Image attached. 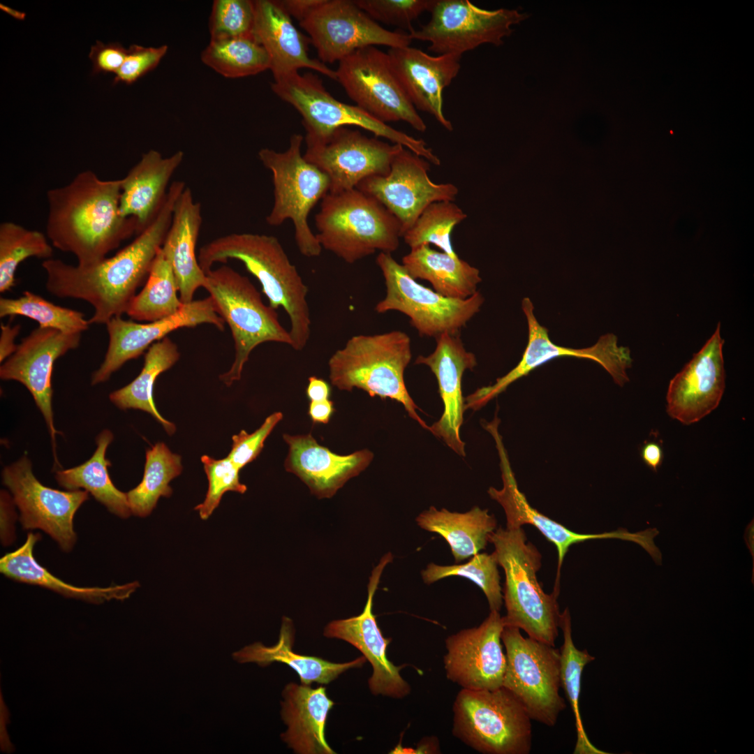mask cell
I'll list each match as a JSON object with an SVG mask.
<instances>
[{
  "label": "cell",
  "mask_w": 754,
  "mask_h": 754,
  "mask_svg": "<svg viewBox=\"0 0 754 754\" xmlns=\"http://www.w3.org/2000/svg\"><path fill=\"white\" fill-rule=\"evenodd\" d=\"M354 2L374 21L407 29H414L413 21L424 12H429L434 0H355Z\"/></svg>",
  "instance_id": "49"
},
{
  "label": "cell",
  "mask_w": 754,
  "mask_h": 754,
  "mask_svg": "<svg viewBox=\"0 0 754 754\" xmlns=\"http://www.w3.org/2000/svg\"><path fill=\"white\" fill-rule=\"evenodd\" d=\"M184 188L183 182H173L154 220L114 256L85 267L59 259L43 260L47 290L57 297L89 303L94 309L89 324L106 325L126 313L137 289L148 277L170 225L175 203Z\"/></svg>",
  "instance_id": "1"
},
{
  "label": "cell",
  "mask_w": 754,
  "mask_h": 754,
  "mask_svg": "<svg viewBox=\"0 0 754 754\" xmlns=\"http://www.w3.org/2000/svg\"><path fill=\"white\" fill-rule=\"evenodd\" d=\"M454 736L485 754H528L531 719L517 699L503 686L462 690L453 704Z\"/></svg>",
  "instance_id": "9"
},
{
  "label": "cell",
  "mask_w": 754,
  "mask_h": 754,
  "mask_svg": "<svg viewBox=\"0 0 754 754\" xmlns=\"http://www.w3.org/2000/svg\"><path fill=\"white\" fill-rule=\"evenodd\" d=\"M282 418L281 412L274 413L253 433L248 434L245 430H242L238 434L232 436V448L228 457L237 468L241 470L257 458L266 438Z\"/></svg>",
  "instance_id": "50"
},
{
  "label": "cell",
  "mask_w": 754,
  "mask_h": 754,
  "mask_svg": "<svg viewBox=\"0 0 754 754\" xmlns=\"http://www.w3.org/2000/svg\"><path fill=\"white\" fill-rule=\"evenodd\" d=\"M202 63L226 78H239L269 70L265 48L251 38L210 40L200 54Z\"/></svg>",
  "instance_id": "42"
},
{
  "label": "cell",
  "mask_w": 754,
  "mask_h": 754,
  "mask_svg": "<svg viewBox=\"0 0 754 754\" xmlns=\"http://www.w3.org/2000/svg\"><path fill=\"white\" fill-rule=\"evenodd\" d=\"M325 0H281L278 1L282 8L291 17L300 22L305 20Z\"/></svg>",
  "instance_id": "54"
},
{
  "label": "cell",
  "mask_w": 754,
  "mask_h": 754,
  "mask_svg": "<svg viewBox=\"0 0 754 754\" xmlns=\"http://www.w3.org/2000/svg\"><path fill=\"white\" fill-rule=\"evenodd\" d=\"M15 503L12 495L5 490L0 494L1 540L4 545H10L15 538L14 524L16 518Z\"/></svg>",
  "instance_id": "53"
},
{
  "label": "cell",
  "mask_w": 754,
  "mask_h": 754,
  "mask_svg": "<svg viewBox=\"0 0 754 754\" xmlns=\"http://www.w3.org/2000/svg\"><path fill=\"white\" fill-rule=\"evenodd\" d=\"M254 25V1H214L209 22L210 40L235 38L256 39Z\"/></svg>",
  "instance_id": "47"
},
{
  "label": "cell",
  "mask_w": 754,
  "mask_h": 754,
  "mask_svg": "<svg viewBox=\"0 0 754 754\" xmlns=\"http://www.w3.org/2000/svg\"><path fill=\"white\" fill-rule=\"evenodd\" d=\"M411 357V339L404 332L355 335L329 359V378L340 390L358 388L371 397L400 403L413 420L429 430L417 415L416 410L420 408L404 382V371Z\"/></svg>",
  "instance_id": "5"
},
{
  "label": "cell",
  "mask_w": 754,
  "mask_h": 754,
  "mask_svg": "<svg viewBox=\"0 0 754 754\" xmlns=\"http://www.w3.org/2000/svg\"><path fill=\"white\" fill-rule=\"evenodd\" d=\"M414 279L427 280L438 293L464 300L477 292L481 281L479 270L458 256L432 249L424 244L411 249L401 264Z\"/></svg>",
  "instance_id": "36"
},
{
  "label": "cell",
  "mask_w": 754,
  "mask_h": 754,
  "mask_svg": "<svg viewBox=\"0 0 754 754\" xmlns=\"http://www.w3.org/2000/svg\"><path fill=\"white\" fill-rule=\"evenodd\" d=\"M168 50L167 45L144 47L133 44L127 49L125 60L114 75L113 83L131 84L154 70Z\"/></svg>",
  "instance_id": "51"
},
{
  "label": "cell",
  "mask_w": 754,
  "mask_h": 754,
  "mask_svg": "<svg viewBox=\"0 0 754 754\" xmlns=\"http://www.w3.org/2000/svg\"><path fill=\"white\" fill-rule=\"evenodd\" d=\"M308 381L306 394L310 401L330 399L331 387L326 380L312 376L309 378Z\"/></svg>",
  "instance_id": "57"
},
{
  "label": "cell",
  "mask_w": 754,
  "mask_h": 754,
  "mask_svg": "<svg viewBox=\"0 0 754 754\" xmlns=\"http://www.w3.org/2000/svg\"><path fill=\"white\" fill-rule=\"evenodd\" d=\"M300 25L324 64L339 62L365 47H403L412 41L409 33L383 28L350 0H325Z\"/></svg>",
  "instance_id": "17"
},
{
  "label": "cell",
  "mask_w": 754,
  "mask_h": 754,
  "mask_svg": "<svg viewBox=\"0 0 754 754\" xmlns=\"http://www.w3.org/2000/svg\"><path fill=\"white\" fill-rule=\"evenodd\" d=\"M304 138L295 133L288 149L276 151L263 148L258 158L272 175L274 203L266 222L272 226L290 219L300 252L304 256H319L322 247L309 224V215L316 203L330 191L328 177L301 154Z\"/></svg>",
  "instance_id": "8"
},
{
  "label": "cell",
  "mask_w": 754,
  "mask_h": 754,
  "mask_svg": "<svg viewBox=\"0 0 754 754\" xmlns=\"http://www.w3.org/2000/svg\"><path fill=\"white\" fill-rule=\"evenodd\" d=\"M43 232L13 221L0 224V292L15 285V272L21 263L31 257L52 258L54 251Z\"/></svg>",
  "instance_id": "43"
},
{
  "label": "cell",
  "mask_w": 754,
  "mask_h": 754,
  "mask_svg": "<svg viewBox=\"0 0 754 754\" xmlns=\"http://www.w3.org/2000/svg\"><path fill=\"white\" fill-rule=\"evenodd\" d=\"M429 169L428 161L403 147L387 175L369 177L356 188L385 206L399 221L403 235L428 205L453 201L459 193L452 183L432 182L428 175Z\"/></svg>",
  "instance_id": "19"
},
{
  "label": "cell",
  "mask_w": 754,
  "mask_h": 754,
  "mask_svg": "<svg viewBox=\"0 0 754 754\" xmlns=\"http://www.w3.org/2000/svg\"><path fill=\"white\" fill-rule=\"evenodd\" d=\"M40 538L39 534L29 533L21 547L1 558V573L15 581L40 586L66 597L94 603L111 599H126L139 586L138 582L105 588L78 587L66 583L52 575L35 559L33 551Z\"/></svg>",
  "instance_id": "34"
},
{
  "label": "cell",
  "mask_w": 754,
  "mask_h": 754,
  "mask_svg": "<svg viewBox=\"0 0 754 754\" xmlns=\"http://www.w3.org/2000/svg\"><path fill=\"white\" fill-rule=\"evenodd\" d=\"M208 480V489L202 503L195 507L200 517L207 519L219 506L223 495L227 491L244 494L247 487L240 482L239 471L227 457L216 459L207 455L201 457Z\"/></svg>",
  "instance_id": "48"
},
{
  "label": "cell",
  "mask_w": 754,
  "mask_h": 754,
  "mask_svg": "<svg viewBox=\"0 0 754 754\" xmlns=\"http://www.w3.org/2000/svg\"><path fill=\"white\" fill-rule=\"evenodd\" d=\"M179 358L177 346L168 337L153 343L147 349L139 375L129 384L111 392L110 401L120 409H139L149 413L169 435L173 434L176 427L160 414L153 393L157 377L171 368Z\"/></svg>",
  "instance_id": "38"
},
{
  "label": "cell",
  "mask_w": 754,
  "mask_h": 754,
  "mask_svg": "<svg viewBox=\"0 0 754 754\" xmlns=\"http://www.w3.org/2000/svg\"><path fill=\"white\" fill-rule=\"evenodd\" d=\"M559 626L563 632V643L560 649V682L575 718L577 741L574 754L604 753L589 741L584 730L579 711V696L582 672L585 666L594 660L586 649H577L572 640L571 616L568 608L560 614Z\"/></svg>",
  "instance_id": "40"
},
{
  "label": "cell",
  "mask_w": 754,
  "mask_h": 754,
  "mask_svg": "<svg viewBox=\"0 0 754 754\" xmlns=\"http://www.w3.org/2000/svg\"><path fill=\"white\" fill-rule=\"evenodd\" d=\"M216 312L228 325L235 343V360L220 380L230 386L239 380L252 350L265 342L292 346L290 332L280 323L274 309L267 306L251 281L228 266L206 273L203 286Z\"/></svg>",
  "instance_id": "7"
},
{
  "label": "cell",
  "mask_w": 754,
  "mask_h": 754,
  "mask_svg": "<svg viewBox=\"0 0 754 754\" xmlns=\"http://www.w3.org/2000/svg\"><path fill=\"white\" fill-rule=\"evenodd\" d=\"M305 141L304 158L327 175L329 193H333L355 188L369 177L387 175L394 158L404 147L346 127L325 138H305Z\"/></svg>",
  "instance_id": "18"
},
{
  "label": "cell",
  "mask_w": 754,
  "mask_h": 754,
  "mask_svg": "<svg viewBox=\"0 0 754 754\" xmlns=\"http://www.w3.org/2000/svg\"><path fill=\"white\" fill-rule=\"evenodd\" d=\"M184 157L180 150L163 157L159 151L151 149L120 179V214L135 221L137 234L157 215L167 195L169 182Z\"/></svg>",
  "instance_id": "30"
},
{
  "label": "cell",
  "mask_w": 754,
  "mask_h": 754,
  "mask_svg": "<svg viewBox=\"0 0 754 754\" xmlns=\"http://www.w3.org/2000/svg\"><path fill=\"white\" fill-rule=\"evenodd\" d=\"M182 468L181 457L172 452L164 443L158 442L147 449L142 480L126 493L131 514L140 517L149 515L161 496L172 495L169 483L180 475Z\"/></svg>",
  "instance_id": "39"
},
{
  "label": "cell",
  "mask_w": 754,
  "mask_h": 754,
  "mask_svg": "<svg viewBox=\"0 0 754 754\" xmlns=\"http://www.w3.org/2000/svg\"><path fill=\"white\" fill-rule=\"evenodd\" d=\"M376 263L384 277L386 295L375 310L379 313L397 311L406 314L421 336L458 335L484 302L479 291L461 300L445 297L421 285L391 253L380 252Z\"/></svg>",
  "instance_id": "12"
},
{
  "label": "cell",
  "mask_w": 754,
  "mask_h": 754,
  "mask_svg": "<svg viewBox=\"0 0 754 754\" xmlns=\"http://www.w3.org/2000/svg\"><path fill=\"white\" fill-rule=\"evenodd\" d=\"M498 566L494 552L490 554L478 553L464 564L440 566L431 563L421 575L424 582L428 584L451 576L466 578L482 589L490 611L499 612L503 605V594Z\"/></svg>",
  "instance_id": "46"
},
{
  "label": "cell",
  "mask_w": 754,
  "mask_h": 754,
  "mask_svg": "<svg viewBox=\"0 0 754 754\" xmlns=\"http://www.w3.org/2000/svg\"><path fill=\"white\" fill-rule=\"evenodd\" d=\"M315 223L322 249L349 264L376 251H395L402 237L398 219L375 198L356 188L328 193Z\"/></svg>",
  "instance_id": "6"
},
{
  "label": "cell",
  "mask_w": 754,
  "mask_h": 754,
  "mask_svg": "<svg viewBox=\"0 0 754 754\" xmlns=\"http://www.w3.org/2000/svg\"><path fill=\"white\" fill-rule=\"evenodd\" d=\"M202 224L201 205L185 187L177 199L161 251L171 265L183 304L191 302L206 274L200 267L195 247Z\"/></svg>",
  "instance_id": "31"
},
{
  "label": "cell",
  "mask_w": 754,
  "mask_h": 754,
  "mask_svg": "<svg viewBox=\"0 0 754 754\" xmlns=\"http://www.w3.org/2000/svg\"><path fill=\"white\" fill-rule=\"evenodd\" d=\"M293 642L292 621L283 616L276 644L265 646L261 642H256L233 653L232 657L239 663H256L261 667L274 662L286 663L297 673L301 683L306 686L313 682L327 684L345 671L361 667L367 661L364 656L350 662L336 663L316 656L298 654L292 649Z\"/></svg>",
  "instance_id": "33"
},
{
  "label": "cell",
  "mask_w": 754,
  "mask_h": 754,
  "mask_svg": "<svg viewBox=\"0 0 754 754\" xmlns=\"http://www.w3.org/2000/svg\"><path fill=\"white\" fill-rule=\"evenodd\" d=\"M503 628L499 612L490 611L479 626L449 636L443 659L448 679L464 689L502 687L506 667L501 644Z\"/></svg>",
  "instance_id": "22"
},
{
  "label": "cell",
  "mask_w": 754,
  "mask_h": 754,
  "mask_svg": "<svg viewBox=\"0 0 754 754\" xmlns=\"http://www.w3.org/2000/svg\"><path fill=\"white\" fill-rule=\"evenodd\" d=\"M120 179L103 180L91 170L49 189L45 235L52 246L74 255L82 267L107 258L137 233L135 221L120 214Z\"/></svg>",
  "instance_id": "2"
},
{
  "label": "cell",
  "mask_w": 754,
  "mask_h": 754,
  "mask_svg": "<svg viewBox=\"0 0 754 754\" xmlns=\"http://www.w3.org/2000/svg\"><path fill=\"white\" fill-rule=\"evenodd\" d=\"M0 8L3 12L6 13L9 15L17 20H24L26 17V13L16 9H13L3 3L0 4Z\"/></svg>",
  "instance_id": "59"
},
{
  "label": "cell",
  "mask_w": 754,
  "mask_h": 754,
  "mask_svg": "<svg viewBox=\"0 0 754 754\" xmlns=\"http://www.w3.org/2000/svg\"><path fill=\"white\" fill-rule=\"evenodd\" d=\"M335 411L334 402L330 399L310 401L308 414L313 423L327 424Z\"/></svg>",
  "instance_id": "56"
},
{
  "label": "cell",
  "mask_w": 754,
  "mask_h": 754,
  "mask_svg": "<svg viewBox=\"0 0 754 754\" xmlns=\"http://www.w3.org/2000/svg\"><path fill=\"white\" fill-rule=\"evenodd\" d=\"M272 91L291 105L302 116L306 138H322L347 126L361 127L376 137L399 144L430 163L440 165V158L422 139L396 130L357 105L339 101L325 88L321 79L311 73H293L274 81Z\"/></svg>",
  "instance_id": "10"
},
{
  "label": "cell",
  "mask_w": 754,
  "mask_h": 754,
  "mask_svg": "<svg viewBox=\"0 0 754 754\" xmlns=\"http://www.w3.org/2000/svg\"><path fill=\"white\" fill-rule=\"evenodd\" d=\"M13 316H24L36 320L40 327L66 333H82L90 325L82 312L56 305L28 290L18 298L0 299V317Z\"/></svg>",
  "instance_id": "44"
},
{
  "label": "cell",
  "mask_w": 754,
  "mask_h": 754,
  "mask_svg": "<svg viewBox=\"0 0 754 754\" xmlns=\"http://www.w3.org/2000/svg\"><path fill=\"white\" fill-rule=\"evenodd\" d=\"M392 560V554H386L373 570L362 612L355 616L331 621L325 628L324 635L350 643L371 663L373 673L368 684L372 694L403 698L409 695L411 686L400 675L402 666H396L388 660L387 647L391 639L383 637L372 612L373 598L383 570Z\"/></svg>",
  "instance_id": "23"
},
{
  "label": "cell",
  "mask_w": 754,
  "mask_h": 754,
  "mask_svg": "<svg viewBox=\"0 0 754 754\" xmlns=\"http://www.w3.org/2000/svg\"><path fill=\"white\" fill-rule=\"evenodd\" d=\"M415 520L420 528L438 533L446 540L456 563L484 549L497 525L495 517L487 509L478 506L464 513L431 506Z\"/></svg>",
  "instance_id": "35"
},
{
  "label": "cell",
  "mask_w": 754,
  "mask_h": 754,
  "mask_svg": "<svg viewBox=\"0 0 754 754\" xmlns=\"http://www.w3.org/2000/svg\"><path fill=\"white\" fill-rule=\"evenodd\" d=\"M436 339L434 352L427 356H418L415 362L427 365L434 373L443 404L441 418L429 427V431L464 457L465 443L459 434L465 411L461 380L466 370H472L476 366L477 360L475 355L465 348L458 335L445 334Z\"/></svg>",
  "instance_id": "25"
},
{
  "label": "cell",
  "mask_w": 754,
  "mask_h": 754,
  "mask_svg": "<svg viewBox=\"0 0 754 754\" xmlns=\"http://www.w3.org/2000/svg\"><path fill=\"white\" fill-rule=\"evenodd\" d=\"M127 49L118 42L104 43L97 40L91 47L89 57L92 63V73H112L116 74L122 66Z\"/></svg>",
  "instance_id": "52"
},
{
  "label": "cell",
  "mask_w": 754,
  "mask_h": 754,
  "mask_svg": "<svg viewBox=\"0 0 754 754\" xmlns=\"http://www.w3.org/2000/svg\"><path fill=\"white\" fill-rule=\"evenodd\" d=\"M489 432L495 441L500 458L503 487L501 489H497L491 487L487 492L489 496L496 501L503 508L506 517V527L519 528L525 524L532 525L547 540L555 545L558 553V568L555 589L559 590V582L562 563L570 547L572 545L596 539L618 538L629 541L633 540L634 533L623 528L603 533H578L570 531L565 526L533 508L518 487L498 428L492 427L489 430Z\"/></svg>",
  "instance_id": "26"
},
{
  "label": "cell",
  "mask_w": 754,
  "mask_h": 754,
  "mask_svg": "<svg viewBox=\"0 0 754 754\" xmlns=\"http://www.w3.org/2000/svg\"><path fill=\"white\" fill-rule=\"evenodd\" d=\"M82 333H66L38 327L17 344L15 352L0 367L3 380L21 383L31 394L40 411L51 437L55 465L60 466L56 454V434L52 411V374L54 362L71 350L77 348Z\"/></svg>",
  "instance_id": "20"
},
{
  "label": "cell",
  "mask_w": 754,
  "mask_h": 754,
  "mask_svg": "<svg viewBox=\"0 0 754 754\" xmlns=\"http://www.w3.org/2000/svg\"><path fill=\"white\" fill-rule=\"evenodd\" d=\"M489 542L494 545L498 566L505 573L504 626L517 627L529 637L555 646L561 614L559 591L546 593L538 581L540 553L527 541L522 527H499L489 535Z\"/></svg>",
  "instance_id": "4"
},
{
  "label": "cell",
  "mask_w": 754,
  "mask_h": 754,
  "mask_svg": "<svg viewBox=\"0 0 754 754\" xmlns=\"http://www.w3.org/2000/svg\"><path fill=\"white\" fill-rule=\"evenodd\" d=\"M641 457L646 466L653 471H657L663 460V448L658 443H646L641 449Z\"/></svg>",
  "instance_id": "58"
},
{
  "label": "cell",
  "mask_w": 754,
  "mask_h": 754,
  "mask_svg": "<svg viewBox=\"0 0 754 754\" xmlns=\"http://www.w3.org/2000/svg\"><path fill=\"white\" fill-rule=\"evenodd\" d=\"M229 259L243 263L259 281L271 307L285 310L290 321L291 347L302 350L311 334L308 287L279 239L263 234L234 232L205 244L198 256L205 274L214 264Z\"/></svg>",
  "instance_id": "3"
},
{
  "label": "cell",
  "mask_w": 754,
  "mask_h": 754,
  "mask_svg": "<svg viewBox=\"0 0 754 754\" xmlns=\"http://www.w3.org/2000/svg\"><path fill=\"white\" fill-rule=\"evenodd\" d=\"M429 13V22L409 33L411 39L429 42L428 50L437 55L460 57L483 44H503L512 26L528 17L517 9L486 10L468 0H434Z\"/></svg>",
  "instance_id": "13"
},
{
  "label": "cell",
  "mask_w": 754,
  "mask_h": 754,
  "mask_svg": "<svg viewBox=\"0 0 754 754\" xmlns=\"http://www.w3.org/2000/svg\"><path fill=\"white\" fill-rule=\"evenodd\" d=\"M178 291L175 276L161 247L142 290L132 300L126 313L138 321L153 322L167 318L183 304L177 297Z\"/></svg>",
  "instance_id": "41"
},
{
  "label": "cell",
  "mask_w": 754,
  "mask_h": 754,
  "mask_svg": "<svg viewBox=\"0 0 754 754\" xmlns=\"http://www.w3.org/2000/svg\"><path fill=\"white\" fill-rule=\"evenodd\" d=\"M338 81L357 107L385 123L405 121L424 133L427 125L413 105L390 65L375 46L359 49L339 61Z\"/></svg>",
  "instance_id": "15"
},
{
  "label": "cell",
  "mask_w": 754,
  "mask_h": 754,
  "mask_svg": "<svg viewBox=\"0 0 754 754\" xmlns=\"http://www.w3.org/2000/svg\"><path fill=\"white\" fill-rule=\"evenodd\" d=\"M720 323L702 349L670 382L667 413L685 425L697 422L714 409L725 390L724 340Z\"/></svg>",
  "instance_id": "24"
},
{
  "label": "cell",
  "mask_w": 754,
  "mask_h": 754,
  "mask_svg": "<svg viewBox=\"0 0 754 754\" xmlns=\"http://www.w3.org/2000/svg\"><path fill=\"white\" fill-rule=\"evenodd\" d=\"M467 215L453 201H438L428 205L414 224L402 235L411 249L434 244L443 252L456 256L451 232Z\"/></svg>",
  "instance_id": "45"
},
{
  "label": "cell",
  "mask_w": 754,
  "mask_h": 754,
  "mask_svg": "<svg viewBox=\"0 0 754 754\" xmlns=\"http://www.w3.org/2000/svg\"><path fill=\"white\" fill-rule=\"evenodd\" d=\"M506 667L502 686L521 703L531 720L554 726L566 707L559 694L560 651L505 626L501 633Z\"/></svg>",
  "instance_id": "11"
},
{
  "label": "cell",
  "mask_w": 754,
  "mask_h": 754,
  "mask_svg": "<svg viewBox=\"0 0 754 754\" xmlns=\"http://www.w3.org/2000/svg\"><path fill=\"white\" fill-rule=\"evenodd\" d=\"M1 477L20 510L22 527L43 531L61 549L70 552L77 539L73 518L89 498V492L80 489L64 491L43 485L35 477L27 454L5 466Z\"/></svg>",
  "instance_id": "16"
},
{
  "label": "cell",
  "mask_w": 754,
  "mask_h": 754,
  "mask_svg": "<svg viewBox=\"0 0 754 754\" xmlns=\"http://www.w3.org/2000/svg\"><path fill=\"white\" fill-rule=\"evenodd\" d=\"M282 695L281 718L288 726L282 740L296 753H335L325 737L327 718L334 704L326 688L290 683Z\"/></svg>",
  "instance_id": "32"
},
{
  "label": "cell",
  "mask_w": 754,
  "mask_h": 754,
  "mask_svg": "<svg viewBox=\"0 0 754 754\" xmlns=\"http://www.w3.org/2000/svg\"><path fill=\"white\" fill-rule=\"evenodd\" d=\"M114 436L108 429L103 430L96 438V449L84 463L55 473L58 484L67 490L84 489L112 514L127 518L131 514L127 494L112 483L108 473L111 462L106 458V450Z\"/></svg>",
  "instance_id": "37"
},
{
  "label": "cell",
  "mask_w": 754,
  "mask_h": 754,
  "mask_svg": "<svg viewBox=\"0 0 754 754\" xmlns=\"http://www.w3.org/2000/svg\"><path fill=\"white\" fill-rule=\"evenodd\" d=\"M21 326L20 325H15L11 326L10 324H1V337H0V362H4L10 356H11L16 350L17 344H15V340L20 332Z\"/></svg>",
  "instance_id": "55"
},
{
  "label": "cell",
  "mask_w": 754,
  "mask_h": 754,
  "mask_svg": "<svg viewBox=\"0 0 754 754\" xmlns=\"http://www.w3.org/2000/svg\"><path fill=\"white\" fill-rule=\"evenodd\" d=\"M254 5V36L268 54L274 81L297 73L300 68L316 71L337 81L335 71L309 57L310 39L297 30L278 1L256 0Z\"/></svg>",
  "instance_id": "29"
},
{
  "label": "cell",
  "mask_w": 754,
  "mask_h": 754,
  "mask_svg": "<svg viewBox=\"0 0 754 754\" xmlns=\"http://www.w3.org/2000/svg\"><path fill=\"white\" fill-rule=\"evenodd\" d=\"M522 309L526 316L528 337V343L521 360L505 376L497 378L496 383L482 387L465 399V410H478L490 400L504 392L513 382L528 375L538 367L549 361L564 357L593 360L601 365L619 386L629 381L627 369L632 365L628 348L618 345L616 335L601 336L593 346L583 348H572L559 346L552 342L546 327L536 319L533 304L528 297L522 302Z\"/></svg>",
  "instance_id": "14"
},
{
  "label": "cell",
  "mask_w": 754,
  "mask_h": 754,
  "mask_svg": "<svg viewBox=\"0 0 754 754\" xmlns=\"http://www.w3.org/2000/svg\"><path fill=\"white\" fill-rule=\"evenodd\" d=\"M390 65L408 99L417 110L431 114L449 131L453 126L443 113V93L457 76L460 56L429 55L410 46L390 48Z\"/></svg>",
  "instance_id": "27"
},
{
  "label": "cell",
  "mask_w": 754,
  "mask_h": 754,
  "mask_svg": "<svg viewBox=\"0 0 754 754\" xmlns=\"http://www.w3.org/2000/svg\"><path fill=\"white\" fill-rule=\"evenodd\" d=\"M283 438L288 445L286 471L297 475L318 498L332 497L374 459V453L367 449L346 455L336 454L320 445L311 434H285Z\"/></svg>",
  "instance_id": "28"
},
{
  "label": "cell",
  "mask_w": 754,
  "mask_h": 754,
  "mask_svg": "<svg viewBox=\"0 0 754 754\" xmlns=\"http://www.w3.org/2000/svg\"><path fill=\"white\" fill-rule=\"evenodd\" d=\"M211 324L219 330L225 321L216 312L210 297L183 304L173 315L148 323L114 317L106 323L109 337L108 349L100 367L91 375V384L107 381L127 361L138 358L153 343L182 327Z\"/></svg>",
  "instance_id": "21"
}]
</instances>
